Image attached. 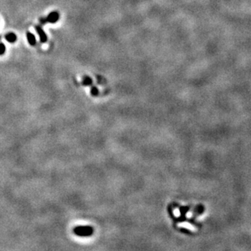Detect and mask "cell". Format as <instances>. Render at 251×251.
Segmentation results:
<instances>
[{
  "mask_svg": "<svg viewBox=\"0 0 251 251\" xmlns=\"http://www.w3.org/2000/svg\"><path fill=\"white\" fill-rule=\"evenodd\" d=\"M5 38L6 40L8 41H9V42L13 43V42H15V41H17V35L13 33H8V34H6Z\"/></svg>",
  "mask_w": 251,
  "mask_h": 251,
  "instance_id": "obj_5",
  "label": "cell"
},
{
  "mask_svg": "<svg viewBox=\"0 0 251 251\" xmlns=\"http://www.w3.org/2000/svg\"><path fill=\"white\" fill-rule=\"evenodd\" d=\"M83 85H89L91 83V78H90V77H85L84 79H83Z\"/></svg>",
  "mask_w": 251,
  "mask_h": 251,
  "instance_id": "obj_6",
  "label": "cell"
},
{
  "mask_svg": "<svg viewBox=\"0 0 251 251\" xmlns=\"http://www.w3.org/2000/svg\"><path fill=\"white\" fill-rule=\"evenodd\" d=\"M39 21L41 22L42 25H45V24H47V20H46V18H41V19L39 20Z\"/></svg>",
  "mask_w": 251,
  "mask_h": 251,
  "instance_id": "obj_9",
  "label": "cell"
},
{
  "mask_svg": "<svg viewBox=\"0 0 251 251\" xmlns=\"http://www.w3.org/2000/svg\"><path fill=\"white\" fill-rule=\"evenodd\" d=\"M59 18H60V15L57 11H52L51 13L46 17L47 22L48 23H52V24H55L58 21Z\"/></svg>",
  "mask_w": 251,
  "mask_h": 251,
  "instance_id": "obj_2",
  "label": "cell"
},
{
  "mask_svg": "<svg viewBox=\"0 0 251 251\" xmlns=\"http://www.w3.org/2000/svg\"><path fill=\"white\" fill-rule=\"evenodd\" d=\"M74 232L77 236L80 237H89L93 234L94 229L90 226H77L74 228Z\"/></svg>",
  "mask_w": 251,
  "mask_h": 251,
  "instance_id": "obj_1",
  "label": "cell"
},
{
  "mask_svg": "<svg viewBox=\"0 0 251 251\" xmlns=\"http://www.w3.org/2000/svg\"><path fill=\"white\" fill-rule=\"evenodd\" d=\"M6 47L3 43H0V55H3L5 53Z\"/></svg>",
  "mask_w": 251,
  "mask_h": 251,
  "instance_id": "obj_7",
  "label": "cell"
},
{
  "mask_svg": "<svg viewBox=\"0 0 251 251\" xmlns=\"http://www.w3.org/2000/svg\"><path fill=\"white\" fill-rule=\"evenodd\" d=\"M91 93H93L94 95H96L97 93H98V90H96V87L92 88V90H91Z\"/></svg>",
  "mask_w": 251,
  "mask_h": 251,
  "instance_id": "obj_8",
  "label": "cell"
},
{
  "mask_svg": "<svg viewBox=\"0 0 251 251\" xmlns=\"http://www.w3.org/2000/svg\"><path fill=\"white\" fill-rule=\"evenodd\" d=\"M35 29L37 33H38V34H39V36L40 41H41L42 43L46 42V41H47V34H46V33L44 32V30L42 29V28L41 26H39V25H37V26H35Z\"/></svg>",
  "mask_w": 251,
  "mask_h": 251,
  "instance_id": "obj_3",
  "label": "cell"
},
{
  "mask_svg": "<svg viewBox=\"0 0 251 251\" xmlns=\"http://www.w3.org/2000/svg\"><path fill=\"white\" fill-rule=\"evenodd\" d=\"M26 37H27V40L29 41V43L30 44L31 46L36 45V38L33 33H31L30 32H28L26 33Z\"/></svg>",
  "mask_w": 251,
  "mask_h": 251,
  "instance_id": "obj_4",
  "label": "cell"
}]
</instances>
